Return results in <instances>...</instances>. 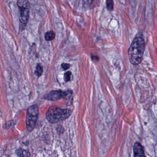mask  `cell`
<instances>
[{
  "label": "cell",
  "instance_id": "2",
  "mask_svg": "<svg viewBox=\"0 0 157 157\" xmlns=\"http://www.w3.org/2000/svg\"><path fill=\"white\" fill-rule=\"evenodd\" d=\"M72 111L68 109H62L56 106L49 108L46 113L48 121L51 123H57L68 119L71 116Z\"/></svg>",
  "mask_w": 157,
  "mask_h": 157
},
{
  "label": "cell",
  "instance_id": "3",
  "mask_svg": "<svg viewBox=\"0 0 157 157\" xmlns=\"http://www.w3.org/2000/svg\"><path fill=\"white\" fill-rule=\"evenodd\" d=\"M38 115L39 108L37 105H32L28 109L26 124L27 129L29 132H31L35 128Z\"/></svg>",
  "mask_w": 157,
  "mask_h": 157
},
{
  "label": "cell",
  "instance_id": "10",
  "mask_svg": "<svg viewBox=\"0 0 157 157\" xmlns=\"http://www.w3.org/2000/svg\"><path fill=\"white\" fill-rule=\"evenodd\" d=\"M106 5H107V9L109 11H112L113 9V0H107L106 1Z\"/></svg>",
  "mask_w": 157,
  "mask_h": 157
},
{
  "label": "cell",
  "instance_id": "9",
  "mask_svg": "<svg viewBox=\"0 0 157 157\" xmlns=\"http://www.w3.org/2000/svg\"><path fill=\"white\" fill-rule=\"evenodd\" d=\"M55 34L53 31H48L45 34V39L47 41H51L54 39L55 37Z\"/></svg>",
  "mask_w": 157,
  "mask_h": 157
},
{
  "label": "cell",
  "instance_id": "12",
  "mask_svg": "<svg viewBox=\"0 0 157 157\" xmlns=\"http://www.w3.org/2000/svg\"><path fill=\"white\" fill-rule=\"evenodd\" d=\"M71 64H69V63H63L61 64V67H62L64 71H66V70L69 69L71 67Z\"/></svg>",
  "mask_w": 157,
  "mask_h": 157
},
{
  "label": "cell",
  "instance_id": "13",
  "mask_svg": "<svg viewBox=\"0 0 157 157\" xmlns=\"http://www.w3.org/2000/svg\"><path fill=\"white\" fill-rule=\"evenodd\" d=\"M83 3L86 6L90 5L92 2V0H83Z\"/></svg>",
  "mask_w": 157,
  "mask_h": 157
},
{
  "label": "cell",
  "instance_id": "11",
  "mask_svg": "<svg viewBox=\"0 0 157 157\" xmlns=\"http://www.w3.org/2000/svg\"><path fill=\"white\" fill-rule=\"evenodd\" d=\"M72 73L71 71H68L64 74V79L65 82H69L71 80Z\"/></svg>",
  "mask_w": 157,
  "mask_h": 157
},
{
  "label": "cell",
  "instance_id": "7",
  "mask_svg": "<svg viewBox=\"0 0 157 157\" xmlns=\"http://www.w3.org/2000/svg\"><path fill=\"white\" fill-rule=\"evenodd\" d=\"M16 154L19 157H29V153L25 149L20 148L17 149L16 151Z\"/></svg>",
  "mask_w": 157,
  "mask_h": 157
},
{
  "label": "cell",
  "instance_id": "5",
  "mask_svg": "<svg viewBox=\"0 0 157 157\" xmlns=\"http://www.w3.org/2000/svg\"><path fill=\"white\" fill-rule=\"evenodd\" d=\"M17 5L20 9L19 20L23 25H26L29 19L30 4L29 0H17Z\"/></svg>",
  "mask_w": 157,
  "mask_h": 157
},
{
  "label": "cell",
  "instance_id": "6",
  "mask_svg": "<svg viewBox=\"0 0 157 157\" xmlns=\"http://www.w3.org/2000/svg\"><path fill=\"white\" fill-rule=\"evenodd\" d=\"M134 156V157H146L142 145L139 143L135 144L133 147Z\"/></svg>",
  "mask_w": 157,
  "mask_h": 157
},
{
  "label": "cell",
  "instance_id": "1",
  "mask_svg": "<svg viewBox=\"0 0 157 157\" xmlns=\"http://www.w3.org/2000/svg\"><path fill=\"white\" fill-rule=\"evenodd\" d=\"M145 48L144 40L140 37L135 38L128 50V57L132 64H140L143 59Z\"/></svg>",
  "mask_w": 157,
  "mask_h": 157
},
{
  "label": "cell",
  "instance_id": "4",
  "mask_svg": "<svg viewBox=\"0 0 157 157\" xmlns=\"http://www.w3.org/2000/svg\"><path fill=\"white\" fill-rule=\"evenodd\" d=\"M71 90L63 91L60 90H52L45 95L43 98L46 100L56 101L62 99H69L72 95Z\"/></svg>",
  "mask_w": 157,
  "mask_h": 157
},
{
  "label": "cell",
  "instance_id": "8",
  "mask_svg": "<svg viewBox=\"0 0 157 157\" xmlns=\"http://www.w3.org/2000/svg\"><path fill=\"white\" fill-rule=\"evenodd\" d=\"M43 66L40 63H38L36 66V70L35 71V74L38 77H40L43 73Z\"/></svg>",
  "mask_w": 157,
  "mask_h": 157
},
{
  "label": "cell",
  "instance_id": "14",
  "mask_svg": "<svg viewBox=\"0 0 157 157\" xmlns=\"http://www.w3.org/2000/svg\"><path fill=\"white\" fill-rule=\"evenodd\" d=\"M91 59L93 60V61H98L99 60V58L98 57V56H94L93 55V56H91Z\"/></svg>",
  "mask_w": 157,
  "mask_h": 157
}]
</instances>
